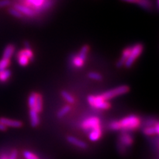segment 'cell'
<instances>
[{"instance_id":"cell-7","label":"cell","mask_w":159,"mask_h":159,"mask_svg":"<svg viewBox=\"0 0 159 159\" xmlns=\"http://www.w3.org/2000/svg\"><path fill=\"white\" fill-rule=\"evenodd\" d=\"M119 141L124 147H130L133 143V139L131 135L125 133H122L119 137Z\"/></svg>"},{"instance_id":"cell-26","label":"cell","mask_w":159,"mask_h":159,"mask_svg":"<svg viewBox=\"0 0 159 159\" xmlns=\"http://www.w3.org/2000/svg\"><path fill=\"white\" fill-rule=\"evenodd\" d=\"M9 12L10 14H11L13 16L17 17V18H21L22 17V13H20L18 10H17L16 8H11L9 9Z\"/></svg>"},{"instance_id":"cell-36","label":"cell","mask_w":159,"mask_h":159,"mask_svg":"<svg viewBox=\"0 0 159 159\" xmlns=\"http://www.w3.org/2000/svg\"><path fill=\"white\" fill-rule=\"evenodd\" d=\"M7 157L5 155H2L1 157H0V159H7Z\"/></svg>"},{"instance_id":"cell-32","label":"cell","mask_w":159,"mask_h":159,"mask_svg":"<svg viewBox=\"0 0 159 159\" xmlns=\"http://www.w3.org/2000/svg\"><path fill=\"white\" fill-rule=\"evenodd\" d=\"M17 156V151L16 150H13L11 152L10 157L7 159H16Z\"/></svg>"},{"instance_id":"cell-14","label":"cell","mask_w":159,"mask_h":159,"mask_svg":"<svg viewBox=\"0 0 159 159\" xmlns=\"http://www.w3.org/2000/svg\"><path fill=\"white\" fill-rule=\"evenodd\" d=\"M14 52H15V47L12 45V44H9V45L7 46L6 48L4 50L3 58L9 59L13 54Z\"/></svg>"},{"instance_id":"cell-28","label":"cell","mask_w":159,"mask_h":159,"mask_svg":"<svg viewBox=\"0 0 159 159\" xmlns=\"http://www.w3.org/2000/svg\"><path fill=\"white\" fill-rule=\"evenodd\" d=\"M23 156L25 158V159H39L36 155H34L33 153L28 151L23 152Z\"/></svg>"},{"instance_id":"cell-23","label":"cell","mask_w":159,"mask_h":159,"mask_svg":"<svg viewBox=\"0 0 159 159\" xmlns=\"http://www.w3.org/2000/svg\"><path fill=\"white\" fill-rule=\"evenodd\" d=\"M61 95L70 103H73L74 102V99L73 98V97L69 93H68L67 92L62 91L61 92Z\"/></svg>"},{"instance_id":"cell-30","label":"cell","mask_w":159,"mask_h":159,"mask_svg":"<svg viewBox=\"0 0 159 159\" xmlns=\"http://www.w3.org/2000/svg\"><path fill=\"white\" fill-rule=\"evenodd\" d=\"M74 63L78 67H81L83 66L84 61L79 57H76L74 60Z\"/></svg>"},{"instance_id":"cell-19","label":"cell","mask_w":159,"mask_h":159,"mask_svg":"<svg viewBox=\"0 0 159 159\" xmlns=\"http://www.w3.org/2000/svg\"><path fill=\"white\" fill-rule=\"evenodd\" d=\"M37 94L38 93L33 92L31 94V95H30V96L29 98L28 103H29V107L31 109H33L34 107V105H35Z\"/></svg>"},{"instance_id":"cell-17","label":"cell","mask_w":159,"mask_h":159,"mask_svg":"<svg viewBox=\"0 0 159 159\" xmlns=\"http://www.w3.org/2000/svg\"><path fill=\"white\" fill-rule=\"evenodd\" d=\"M17 58H18V62L20 65L23 66L27 65L29 59L26 56H25L21 53L19 52L17 54Z\"/></svg>"},{"instance_id":"cell-21","label":"cell","mask_w":159,"mask_h":159,"mask_svg":"<svg viewBox=\"0 0 159 159\" xmlns=\"http://www.w3.org/2000/svg\"><path fill=\"white\" fill-rule=\"evenodd\" d=\"M70 107L69 106H64V107H62V109H60V111L58 112L57 113V116L59 118H62V117H64L65 115L70 111Z\"/></svg>"},{"instance_id":"cell-18","label":"cell","mask_w":159,"mask_h":159,"mask_svg":"<svg viewBox=\"0 0 159 159\" xmlns=\"http://www.w3.org/2000/svg\"><path fill=\"white\" fill-rule=\"evenodd\" d=\"M42 107H43V103H42V97L40 94H37V97L36 99V102H35V105H34V109L39 113L41 112L42 110Z\"/></svg>"},{"instance_id":"cell-29","label":"cell","mask_w":159,"mask_h":159,"mask_svg":"<svg viewBox=\"0 0 159 159\" xmlns=\"http://www.w3.org/2000/svg\"><path fill=\"white\" fill-rule=\"evenodd\" d=\"M109 127L110 129H111L112 130H119V129H121L120 127V125H119V121H113L110 123V125H109Z\"/></svg>"},{"instance_id":"cell-6","label":"cell","mask_w":159,"mask_h":159,"mask_svg":"<svg viewBox=\"0 0 159 159\" xmlns=\"http://www.w3.org/2000/svg\"><path fill=\"white\" fill-rule=\"evenodd\" d=\"M0 123H2L6 127H11L19 128L23 125L21 121L17 120H13V119H9L7 118H0Z\"/></svg>"},{"instance_id":"cell-35","label":"cell","mask_w":159,"mask_h":159,"mask_svg":"<svg viewBox=\"0 0 159 159\" xmlns=\"http://www.w3.org/2000/svg\"><path fill=\"white\" fill-rule=\"evenodd\" d=\"M25 48H30V45L28 42L25 43Z\"/></svg>"},{"instance_id":"cell-16","label":"cell","mask_w":159,"mask_h":159,"mask_svg":"<svg viewBox=\"0 0 159 159\" xmlns=\"http://www.w3.org/2000/svg\"><path fill=\"white\" fill-rule=\"evenodd\" d=\"M137 3L142 8L147 10H149L152 7V4L150 0H139Z\"/></svg>"},{"instance_id":"cell-10","label":"cell","mask_w":159,"mask_h":159,"mask_svg":"<svg viewBox=\"0 0 159 159\" xmlns=\"http://www.w3.org/2000/svg\"><path fill=\"white\" fill-rule=\"evenodd\" d=\"M143 132L146 135H155V134H158L159 133L158 123H157L153 126L145 127L143 129Z\"/></svg>"},{"instance_id":"cell-8","label":"cell","mask_w":159,"mask_h":159,"mask_svg":"<svg viewBox=\"0 0 159 159\" xmlns=\"http://www.w3.org/2000/svg\"><path fill=\"white\" fill-rule=\"evenodd\" d=\"M67 141L71 143L72 145H75L78 147H80L81 148H86L88 147V145L87 143H86L84 141L80 140V139L72 137V136H68L67 137Z\"/></svg>"},{"instance_id":"cell-9","label":"cell","mask_w":159,"mask_h":159,"mask_svg":"<svg viewBox=\"0 0 159 159\" xmlns=\"http://www.w3.org/2000/svg\"><path fill=\"white\" fill-rule=\"evenodd\" d=\"M29 115H30V119H31V125L32 127H37L39 123V117L38 116V112L34 109H31L29 112Z\"/></svg>"},{"instance_id":"cell-24","label":"cell","mask_w":159,"mask_h":159,"mask_svg":"<svg viewBox=\"0 0 159 159\" xmlns=\"http://www.w3.org/2000/svg\"><path fill=\"white\" fill-rule=\"evenodd\" d=\"M9 63H10L9 59L3 58L2 60H1V61H0V71L6 69L9 65Z\"/></svg>"},{"instance_id":"cell-2","label":"cell","mask_w":159,"mask_h":159,"mask_svg":"<svg viewBox=\"0 0 159 159\" xmlns=\"http://www.w3.org/2000/svg\"><path fill=\"white\" fill-rule=\"evenodd\" d=\"M143 46L141 44H137L131 48L129 55L125 64H124L127 68H130L133 65V64L135 62L136 58L140 55L141 53L143 52Z\"/></svg>"},{"instance_id":"cell-27","label":"cell","mask_w":159,"mask_h":159,"mask_svg":"<svg viewBox=\"0 0 159 159\" xmlns=\"http://www.w3.org/2000/svg\"><path fill=\"white\" fill-rule=\"evenodd\" d=\"M88 76L89 78H90L92 79H93V80H101L102 79V76L99 74V73H97V72H89L88 74Z\"/></svg>"},{"instance_id":"cell-1","label":"cell","mask_w":159,"mask_h":159,"mask_svg":"<svg viewBox=\"0 0 159 159\" xmlns=\"http://www.w3.org/2000/svg\"><path fill=\"white\" fill-rule=\"evenodd\" d=\"M119 123L122 130L125 131H132L135 130L140 125V119L136 116L131 115L123 118Z\"/></svg>"},{"instance_id":"cell-12","label":"cell","mask_w":159,"mask_h":159,"mask_svg":"<svg viewBox=\"0 0 159 159\" xmlns=\"http://www.w3.org/2000/svg\"><path fill=\"white\" fill-rule=\"evenodd\" d=\"M15 8H16L17 10H18L20 13L27 15V16H33L34 14V12L33 11L32 9H31L27 7L21 6V5L17 4V5H16V6H15Z\"/></svg>"},{"instance_id":"cell-33","label":"cell","mask_w":159,"mask_h":159,"mask_svg":"<svg viewBox=\"0 0 159 159\" xmlns=\"http://www.w3.org/2000/svg\"><path fill=\"white\" fill-rule=\"evenodd\" d=\"M7 127L6 125H3V124H2V123H0V131H6L7 130Z\"/></svg>"},{"instance_id":"cell-20","label":"cell","mask_w":159,"mask_h":159,"mask_svg":"<svg viewBox=\"0 0 159 159\" xmlns=\"http://www.w3.org/2000/svg\"><path fill=\"white\" fill-rule=\"evenodd\" d=\"M46 0H27V3L29 5H32V6L39 9V10L42 5L43 4V3Z\"/></svg>"},{"instance_id":"cell-34","label":"cell","mask_w":159,"mask_h":159,"mask_svg":"<svg viewBox=\"0 0 159 159\" xmlns=\"http://www.w3.org/2000/svg\"><path fill=\"white\" fill-rule=\"evenodd\" d=\"M121 1L128 2V3H137L139 0H121Z\"/></svg>"},{"instance_id":"cell-31","label":"cell","mask_w":159,"mask_h":159,"mask_svg":"<svg viewBox=\"0 0 159 159\" xmlns=\"http://www.w3.org/2000/svg\"><path fill=\"white\" fill-rule=\"evenodd\" d=\"M9 4H10L9 0H1V1H0V7L7 6Z\"/></svg>"},{"instance_id":"cell-5","label":"cell","mask_w":159,"mask_h":159,"mask_svg":"<svg viewBox=\"0 0 159 159\" xmlns=\"http://www.w3.org/2000/svg\"><path fill=\"white\" fill-rule=\"evenodd\" d=\"M81 126L84 130L88 133L95 130L96 129L101 128L99 119L96 117H92L86 119L85 121L82 122Z\"/></svg>"},{"instance_id":"cell-25","label":"cell","mask_w":159,"mask_h":159,"mask_svg":"<svg viewBox=\"0 0 159 159\" xmlns=\"http://www.w3.org/2000/svg\"><path fill=\"white\" fill-rule=\"evenodd\" d=\"M20 53H21L23 55L26 56L29 59L32 60L33 58V52L31 51V50L30 48H25V50H23V51H20Z\"/></svg>"},{"instance_id":"cell-3","label":"cell","mask_w":159,"mask_h":159,"mask_svg":"<svg viewBox=\"0 0 159 159\" xmlns=\"http://www.w3.org/2000/svg\"><path fill=\"white\" fill-rule=\"evenodd\" d=\"M129 91V88L127 86H119L117 88H116L114 89H111V90L107 91L106 92H104L103 93L101 94L102 98L105 99V100H108L113 98H115L117 96L122 95V94L126 93Z\"/></svg>"},{"instance_id":"cell-11","label":"cell","mask_w":159,"mask_h":159,"mask_svg":"<svg viewBox=\"0 0 159 159\" xmlns=\"http://www.w3.org/2000/svg\"><path fill=\"white\" fill-rule=\"evenodd\" d=\"M88 137L89 140L92 141H96L99 140L102 137V129L98 128L88 133Z\"/></svg>"},{"instance_id":"cell-13","label":"cell","mask_w":159,"mask_h":159,"mask_svg":"<svg viewBox=\"0 0 159 159\" xmlns=\"http://www.w3.org/2000/svg\"><path fill=\"white\" fill-rule=\"evenodd\" d=\"M131 48H126L125 51H123V55H122L121 59L119 60V61L116 64L117 67L120 68V67H121L124 64H125V61H127V58H128V57L129 55V53H130V52H131Z\"/></svg>"},{"instance_id":"cell-4","label":"cell","mask_w":159,"mask_h":159,"mask_svg":"<svg viewBox=\"0 0 159 159\" xmlns=\"http://www.w3.org/2000/svg\"><path fill=\"white\" fill-rule=\"evenodd\" d=\"M88 101L92 106L97 109H107L110 107V104L106 102L105 99H103L100 95L98 96H89L88 98Z\"/></svg>"},{"instance_id":"cell-22","label":"cell","mask_w":159,"mask_h":159,"mask_svg":"<svg viewBox=\"0 0 159 159\" xmlns=\"http://www.w3.org/2000/svg\"><path fill=\"white\" fill-rule=\"evenodd\" d=\"M89 50V47L88 45H84L82 47L80 51L79 54V57L83 61H84L86 60V54Z\"/></svg>"},{"instance_id":"cell-15","label":"cell","mask_w":159,"mask_h":159,"mask_svg":"<svg viewBox=\"0 0 159 159\" xmlns=\"http://www.w3.org/2000/svg\"><path fill=\"white\" fill-rule=\"evenodd\" d=\"M11 72L9 70L5 69L3 70L0 71V82H3L7 80V79L11 76Z\"/></svg>"}]
</instances>
